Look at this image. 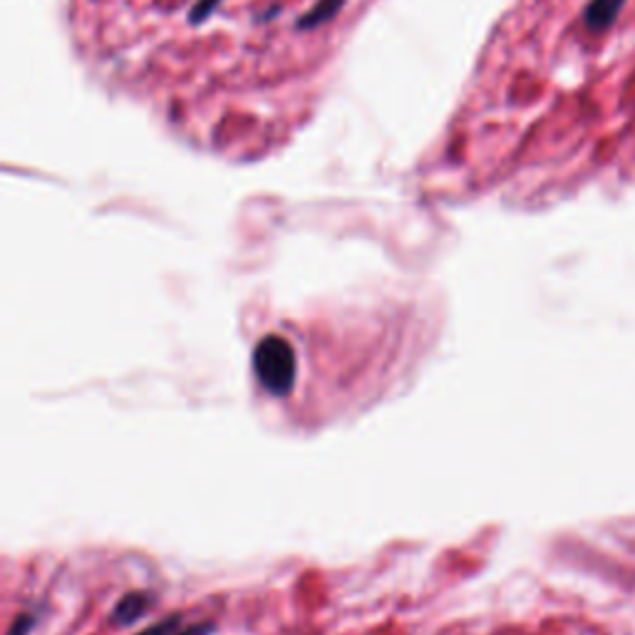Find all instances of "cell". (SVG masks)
Segmentation results:
<instances>
[{
	"label": "cell",
	"mask_w": 635,
	"mask_h": 635,
	"mask_svg": "<svg viewBox=\"0 0 635 635\" xmlns=\"http://www.w3.org/2000/svg\"><path fill=\"white\" fill-rule=\"evenodd\" d=\"M179 626H182V616H169L164 618V621H159L157 626L144 628V631L137 635H174L179 631Z\"/></svg>",
	"instance_id": "obj_6"
},
{
	"label": "cell",
	"mask_w": 635,
	"mask_h": 635,
	"mask_svg": "<svg viewBox=\"0 0 635 635\" xmlns=\"http://www.w3.org/2000/svg\"><path fill=\"white\" fill-rule=\"evenodd\" d=\"M154 606V596L147 591H132L125 598H120L112 611V623H120V626H132L137 623L144 613H149V608Z\"/></svg>",
	"instance_id": "obj_3"
},
{
	"label": "cell",
	"mask_w": 635,
	"mask_h": 635,
	"mask_svg": "<svg viewBox=\"0 0 635 635\" xmlns=\"http://www.w3.org/2000/svg\"><path fill=\"white\" fill-rule=\"evenodd\" d=\"M628 0H591L583 10V25L588 33L603 35L618 23Z\"/></svg>",
	"instance_id": "obj_2"
},
{
	"label": "cell",
	"mask_w": 635,
	"mask_h": 635,
	"mask_svg": "<svg viewBox=\"0 0 635 635\" xmlns=\"http://www.w3.org/2000/svg\"><path fill=\"white\" fill-rule=\"evenodd\" d=\"M254 365L256 380L261 382L263 390L273 397H286L293 392L296 385V350L281 335H266L258 340L254 348Z\"/></svg>",
	"instance_id": "obj_1"
},
{
	"label": "cell",
	"mask_w": 635,
	"mask_h": 635,
	"mask_svg": "<svg viewBox=\"0 0 635 635\" xmlns=\"http://www.w3.org/2000/svg\"><path fill=\"white\" fill-rule=\"evenodd\" d=\"M219 3H221V0H199V3H196L194 8H191L189 23L191 25L204 23V20L211 18V13H214V10L219 8Z\"/></svg>",
	"instance_id": "obj_5"
},
{
	"label": "cell",
	"mask_w": 635,
	"mask_h": 635,
	"mask_svg": "<svg viewBox=\"0 0 635 635\" xmlns=\"http://www.w3.org/2000/svg\"><path fill=\"white\" fill-rule=\"evenodd\" d=\"M343 5H345V0H318V3L313 5V8L308 10L306 15H303V18H298L296 28L306 30V33L308 30H318L320 25H325L328 20H333L335 15L343 10Z\"/></svg>",
	"instance_id": "obj_4"
},
{
	"label": "cell",
	"mask_w": 635,
	"mask_h": 635,
	"mask_svg": "<svg viewBox=\"0 0 635 635\" xmlns=\"http://www.w3.org/2000/svg\"><path fill=\"white\" fill-rule=\"evenodd\" d=\"M33 626H35V616H30V613H20V616L13 621V626L8 628V635H30Z\"/></svg>",
	"instance_id": "obj_7"
},
{
	"label": "cell",
	"mask_w": 635,
	"mask_h": 635,
	"mask_svg": "<svg viewBox=\"0 0 635 635\" xmlns=\"http://www.w3.org/2000/svg\"><path fill=\"white\" fill-rule=\"evenodd\" d=\"M214 633H216V626L211 621H206V623H194V626L179 628L174 635H214Z\"/></svg>",
	"instance_id": "obj_8"
}]
</instances>
